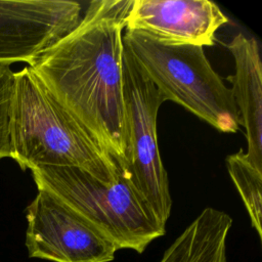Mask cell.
Instances as JSON below:
<instances>
[{"mask_svg":"<svg viewBox=\"0 0 262 262\" xmlns=\"http://www.w3.org/2000/svg\"><path fill=\"white\" fill-rule=\"evenodd\" d=\"M26 218V247L31 258L110 262L118 251L108 237L45 190L38 189Z\"/></svg>","mask_w":262,"mask_h":262,"instance_id":"obj_6","label":"cell"},{"mask_svg":"<svg viewBox=\"0 0 262 262\" xmlns=\"http://www.w3.org/2000/svg\"><path fill=\"white\" fill-rule=\"evenodd\" d=\"M234 59L235 73L227 77L238 110L241 125L246 130L250 163L262 172V63L255 38L239 33L227 45Z\"/></svg>","mask_w":262,"mask_h":262,"instance_id":"obj_9","label":"cell"},{"mask_svg":"<svg viewBox=\"0 0 262 262\" xmlns=\"http://www.w3.org/2000/svg\"><path fill=\"white\" fill-rule=\"evenodd\" d=\"M14 73L0 64V160L10 158V111Z\"/></svg>","mask_w":262,"mask_h":262,"instance_id":"obj_12","label":"cell"},{"mask_svg":"<svg viewBox=\"0 0 262 262\" xmlns=\"http://www.w3.org/2000/svg\"><path fill=\"white\" fill-rule=\"evenodd\" d=\"M38 189L45 190L108 237L118 250L143 253L166 233V224L120 172L106 184L75 167L32 171Z\"/></svg>","mask_w":262,"mask_h":262,"instance_id":"obj_3","label":"cell"},{"mask_svg":"<svg viewBox=\"0 0 262 262\" xmlns=\"http://www.w3.org/2000/svg\"><path fill=\"white\" fill-rule=\"evenodd\" d=\"M227 21L209 0H132L125 29L164 44L204 47L214 45L216 31Z\"/></svg>","mask_w":262,"mask_h":262,"instance_id":"obj_8","label":"cell"},{"mask_svg":"<svg viewBox=\"0 0 262 262\" xmlns=\"http://www.w3.org/2000/svg\"><path fill=\"white\" fill-rule=\"evenodd\" d=\"M123 42L165 100L180 104L221 132L239 130L231 89L213 70L204 47L164 44L126 30Z\"/></svg>","mask_w":262,"mask_h":262,"instance_id":"obj_4","label":"cell"},{"mask_svg":"<svg viewBox=\"0 0 262 262\" xmlns=\"http://www.w3.org/2000/svg\"><path fill=\"white\" fill-rule=\"evenodd\" d=\"M132 0H93L77 27L29 66L113 157L126 162L123 35Z\"/></svg>","mask_w":262,"mask_h":262,"instance_id":"obj_1","label":"cell"},{"mask_svg":"<svg viewBox=\"0 0 262 262\" xmlns=\"http://www.w3.org/2000/svg\"><path fill=\"white\" fill-rule=\"evenodd\" d=\"M10 158L23 170L75 167L110 185L120 174L113 157L57 101L29 66L14 73Z\"/></svg>","mask_w":262,"mask_h":262,"instance_id":"obj_2","label":"cell"},{"mask_svg":"<svg viewBox=\"0 0 262 262\" xmlns=\"http://www.w3.org/2000/svg\"><path fill=\"white\" fill-rule=\"evenodd\" d=\"M81 11L70 0H0V64L31 66L77 27Z\"/></svg>","mask_w":262,"mask_h":262,"instance_id":"obj_7","label":"cell"},{"mask_svg":"<svg viewBox=\"0 0 262 262\" xmlns=\"http://www.w3.org/2000/svg\"><path fill=\"white\" fill-rule=\"evenodd\" d=\"M228 173L238 190L249 213L252 226L262 237V172H259L249 161L246 152L239 149L226 159Z\"/></svg>","mask_w":262,"mask_h":262,"instance_id":"obj_11","label":"cell"},{"mask_svg":"<svg viewBox=\"0 0 262 262\" xmlns=\"http://www.w3.org/2000/svg\"><path fill=\"white\" fill-rule=\"evenodd\" d=\"M231 224L225 212L206 208L166 250L160 262H226Z\"/></svg>","mask_w":262,"mask_h":262,"instance_id":"obj_10","label":"cell"},{"mask_svg":"<svg viewBox=\"0 0 262 262\" xmlns=\"http://www.w3.org/2000/svg\"><path fill=\"white\" fill-rule=\"evenodd\" d=\"M123 88L127 150L126 162L120 172L166 224L171 214L172 199L157 135L158 112L166 100L125 44Z\"/></svg>","mask_w":262,"mask_h":262,"instance_id":"obj_5","label":"cell"}]
</instances>
